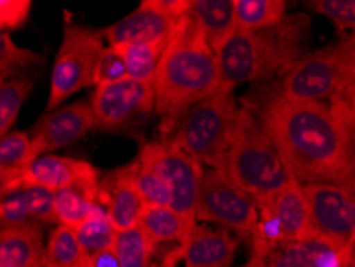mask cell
Returning a JSON list of instances; mask_svg holds the SVG:
<instances>
[{
  "label": "cell",
  "instance_id": "8fae6325",
  "mask_svg": "<svg viewBox=\"0 0 355 267\" xmlns=\"http://www.w3.org/2000/svg\"><path fill=\"white\" fill-rule=\"evenodd\" d=\"M96 130L114 132L137 123L155 109V93L150 82L135 78L96 87L92 96Z\"/></svg>",
  "mask_w": 355,
  "mask_h": 267
},
{
  "label": "cell",
  "instance_id": "e575fe53",
  "mask_svg": "<svg viewBox=\"0 0 355 267\" xmlns=\"http://www.w3.org/2000/svg\"><path fill=\"white\" fill-rule=\"evenodd\" d=\"M34 223L31 218L28 198L24 191L10 193L0 198V227Z\"/></svg>",
  "mask_w": 355,
  "mask_h": 267
},
{
  "label": "cell",
  "instance_id": "30bf717a",
  "mask_svg": "<svg viewBox=\"0 0 355 267\" xmlns=\"http://www.w3.org/2000/svg\"><path fill=\"white\" fill-rule=\"evenodd\" d=\"M99 182H101L99 170L90 162L50 154L39 157L18 171H5L0 198L33 187H42L53 192L72 186L99 189Z\"/></svg>",
  "mask_w": 355,
  "mask_h": 267
},
{
  "label": "cell",
  "instance_id": "f35d334b",
  "mask_svg": "<svg viewBox=\"0 0 355 267\" xmlns=\"http://www.w3.org/2000/svg\"><path fill=\"white\" fill-rule=\"evenodd\" d=\"M346 192L349 193V197H351V202H352V212H354V253H352V263L355 264V173L351 171L349 175L344 178V180L339 182Z\"/></svg>",
  "mask_w": 355,
  "mask_h": 267
},
{
  "label": "cell",
  "instance_id": "f6af8a7d",
  "mask_svg": "<svg viewBox=\"0 0 355 267\" xmlns=\"http://www.w3.org/2000/svg\"><path fill=\"white\" fill-rule=\"evenodd\" d=\"M3 178H5V170L0 166V187H2V182H3Z\"/></svg>",
  "mask_w": 355,
  "mask_h": 267
},
{
  "label": "cell",
  "instance_id": "4fadbf2b",
  "mask_svg": "<svg viewBox=\"0 0 355 267\" xmlns=\"http://www.w3.org/2000/svg\"><path fill=\"white\" fill-rule=\"evenodd\" d=\"M312 234L339 245L354 247V212L349 193L341 184H307Z\"/></svg>",
  "mask_w": 355,
  "mask_h": 267
},
{
  "label": "cell",
  "instance_id": "7bdbcfd3",
  "mask_svg": "<svg viewBox=\"0 0 355 267\" xmlns=\"http://www.w3.org/2000/svg\"><path fill=\"white\" fill-rule=\"evenodd\" d=\"M243 267H266V259L261 258V256L258 255H252V258H250V261L247 264H245Z\"/></svg>",
  "mask_w": 355,
  "mask_h": 267
},
{
  "label": "cell",
  "instance_id": "f1b7e54d",
  "mask_svg": "<svg viewBox=\"0 0 355 267\" xmlns=\"http://www.w3.org/2000/svg\"><path fill=\"white\" fill-rule=\"evenodd\" d=\"M35 160L31 135L7 133L0 138V166L5 171H18Z\"/></svg>",
  "mask_w": 355,
  "mask_h": 267
},
{
  "label": "cell",
  "instance_id": "2e32d148",
  "mask_svg": "<svg viewBox=\"0 0 355 267\" xmlns=\"http://www.w3.org/2000/svg\"><path fill=\"white\" fill-rule=\"evenodd\" d=\"M138 162L114 170L99 182V205L107 210L112 226L117 232L138 226L139 214L143 212V200L137 186Z\"/></svg>",
  "mask_w": 355,
  "mask_h": 267
},
{
  "label": "cell",
  "instance_id": "7402d4cb",
  "mask_svg": "<svg viewBox=\"0 0 355 267\" xmlns=\"http://www.w3.org/2000/svg\"><path fill=\"white\" fill-rule=\"evenodd\" d=\"M237 29L243 33H259L274 28L285 19L284 0H234Z\"/></svg>",
  "mask_w": 355,
  "mask_h": 267
},
{
  "label": "cell",
  "instance_id": "8992f818",
  "mask_svg": "<svg viewBox=\"0 0 355 267\" xmlns=\"http://www.w3.org/2000/svg\"><path fill=\"white\" fill-rule=\"evenodd\" d=\"M352 85L341 42L301 56L284 71L280 93L297 101H325L341 96Z\"/></svg>",
  "mask_w": 355,
  "mask_h": 267
},
{
  "label": "cell",
  "instance_id": "1f68e13d",
  "mask_svg": "<svg viewBox=\"0 0 355 267\" xmlns=\"http://www.w3.org/2000/svg\"><path fill=\"white\" fill-rule=\"evenodd\" d=\"M330 109L338 123L339 132H341L344 150H346L349 165H351V170L355 173V112L344 101L343 96L333 98Z\"/></svg>",
  "mask_w": 355,
  "mask_h": 267
},
{
  "label": "cell",
  "instance_id": "74e56055",
  "mask_svg": "<svg viewBox=\"0 0 355 267\" xmlns=\"http://www.w3.org/2000/svg\"><path fill=\"white\" fill-rule=\"evenodd\" d=\"M88 258H90V263L93 267H120L119 256L114 247L98 251V253L88 256Z\"/></svg>",
  "mask_w": 355,
  "mask_h": 267
},
{
  "label": "cell",
  "instance_id": "484cf974",
  "mask_svg": "<svg viewBox=\"0 0 355 267\" xmlns=\"http://www.w3.org/2000/svg\"><path fill=\"white\" fill-rule=\"evenodd\" d=\"M76 229L58 224L44 253V267H77L85 258Z\"/></svg>",
  "mask_w": 355,
  "mask_h": 267
},
{
  "label": "cell",
  "instance_id": "cb8c5ba5",
  "mask_svg": "<svg viewBox=\"0 0 355 267\" xmlns=\"http://www.w3.org/2000/svg\"><path fill=\"white\" fill-rule=\"evenodd\" d=\"M114 46H117L120 53H122L130 78L141 82H154L166 42H139V44Z\"/></svg>",
  "mask_w": 355,
  "mask_h": 267
},
{
  "label": "cell",
  "instance_id": "d6a6232c",
  "mask_svg": "<svg viewBox=\"0 0 355 267\" xmlns=\"http://www.w3.org/2000/svg\"><path fill=\"white\" fill-rule=\"evenodd\" d=\"M307 5L335 23L338 29L355 31V0H312Z\"/></svg>",
  "mask_w": 355,
  "mask_h": 267
},
{
  "label": "cell",
  "instance_id": "e0dca14e",
  "mask_svg": "<svg viewBox=\"0 0 355 267\" xmlns=\"http://www.w3.org/2000/svg\"><path fill=\"white\" fill-rule=\"evenodd\" d=\"M237 248V239L197 221L181 245V259L184 267H232Z\"/></svg>",
  "mask_w": 355,
  "mask_h": 267
},
{
  "label": "cell",
  "instance_id": "44dd1931",
  "mask_svg": "<svg viewBox=\"0 0 355 267\" xmlns=\"http://www.w3.org/2000/svg\"><path fill=\"white\" fill-rule=\"evenodd\" d=\"M196 223V219L184 218L171 207H143L138 226L154 248L162 243H178L181 247Z\"/></svg>",
  "mask_w": 355,
  "mask_h": 267
},
{
  "label": "cell",
  "instance_id": "83f0119b",
  "mask_svg": "<svg viewBox=\"0 0 355 267\" xmlns=\"http://www.w3.org/2000/svg\"><path fill=\"white\" fill-rule=\"evenodd\" d=\"M34 87L33 77L5 80L0 77V138L8 133L17 120L26 96Z\"/></svg>",
  "mask_w": 355,
  "mask_h": 267
},
{
  "label": "cell",
  "instance_id": "f546056e",
  "mask_svg": "<svg viewBox=\"0 0 355 267\" xmlns=\"http://www.w3.org/2000/svg\"><path fill=\"white\" fill-rule=\"evenodd\" d=\"M42 62V56L28 49H21L12 37L0 31V77L5 80L17 78L21 71Z\"/></svg>",
  "mask_w": 355,
  "mask_h": 267
},
{
  "label": "cell",
  "instance_id": "4dcf8cb0",
  "mask_svg": "<svg viewBox=\"0 0 355 267\" xmlns=\"http://www.w3.org/2000/svg\"><path fill=\"white\" fill-rule=\"evenodd\" d=\"M138 162V160H137ZM137 186L144 207H171V191L162 178L149 166L138 162Z\"/></svg>",
  "mask_w": 355,
  "mask_h": 267
},
{
  "label": "cell",
  "instance_id": "5b68a950",
  "mask_svg": "<svg viewBox=\"0 0 355 267\" xmlns=\"http://www.w3.org/2000/svg\"><path fill=\"white\" fill-rule=\"evenodd\" d=\"M239 115L234 90L219 87L215 93L181 112L168 135L162 139L173 141L200 164L218 170L232 143Z\"/></svg>",
  "mask_w": 355,
  "mask_h": 267
},
{
  "label": "cell",
  "instance_id": "d590c367",
  "mask_svg": "<svg viewBox=\"0 0 355 267\" xmlns=\"http://www.w3.org/2000/svg\"><path fill=\"white\" fill-rule=\"evenodd\" d=\"M24 192L26 198H28L31 218L34 223H56L53 191L33 187V189H24Z\"/></svg>",
  "mask_w": 355,
  "mask_h": 267
},
{
  "label": "cell",
  "instance_id": "ee69618b",
  "mask_svg": "<svg viewBox=\"0 0 355 267\" xmlns=\"http://www.w3.org/2000/svg\"><path fill=\"white\" fill-rule=\"evenodd\" d=\"M77 267H93L92 266V263H90V258H88V256H85V258H83L80 263H79V266Z\"/></svg>",
  "mask_w": 355,
  "mask_h": 267
},
{
  "label": "cell",
  "instance_id": "ba28073f",
  "mask_svg": "<svg viewBox=\"0 0 355 267\" xmlns=\"http://www.w3.org/2000/svg\"><path fill=\"white\" fill-rule=\"evenodd\" d=\"M137 160L166 182L171 191V208L184 218L196 219L198 189L205 171L200 162L170 139L146 143Z\"/></svg>",
  "mask_w": 355,
  "mask_h": 267
},
{
  "label": "cell",
  "instance_id": "7dc6e473",
  "mask_svg": "<svg viewBox=\"0 0 355 267\" xmlns=\"http://www.w3.org/2000/svg\"><path fill=\"white\" fill-rule=\"evenodd\" d=\"M352 111H354V112H355V107H352Z\"/></svg>",
  "mask_w": 355,
  "mask_h": 267
},
{
  "label": "cell",
  "instance_id": "bcb514c9",
  "mask_svg": "<svg viewBox=\"0 0 355 267\" xmlns=\"http://www.w3.org/2000/svg\"><path fill=\"white\" fill-rule=\"evenodd\" d=\"M351 267H355V264H354V263H351Z\"/></svg>",
  "mask_w": 355,
  "mask_h": 267
},
{
  "label": "cell",
  "instance_id": "8d00e7d4",
  "mask_svg": "<svg viewBox=\"0 0 355 267\" xmlns=\"http://www.w3.org/2000/svg\"><path fill=\"white\" fill-rule=\"evenodd\" d=\"M31 0H0V31L19 29L29 18Z\"/></svg>",
  "mask_w": 355,
  "mask_h": 267
},
{
  "label": "cell",
  "instance_id": "ac0fdd59",
  "mask_svg": "<svg viewBox=\"0 0 355 267\" xmlns=\"http://www.w3.org/2000/svg\"><path fill=\"white\" fill-rule=\"evenodd\" d=\"M259 198V197H258ZM284 232L285 242L302 239L312 234L311 212L304 187L293 176L280 191L264 197Z\"/></svg>",
  "mask_w": 355,
  "mask_h": 267
},
{
  "label": "cell",
  "instance_id": "3957f363",
  "mask_svg": "<svg viewBox=\"0 0 355 267\" xmlns=\"http://www.w3.org/2000/svg\"><path fill=\"white\" fill-rule=\"evenodd\" d=\"M304 17H290L259 33L236 31L216 51L221 87L234 88L270 77L300 60L302 42L309 33Z\"/></svg>",
  "mask_w": 355,
  "mask_h": 267
},
{
  "label": "cell",
  "instance_id": "277c9868",
  "mask_svg": "<svg viewBox=\"0 0 355 267\" xmlns=\"http://www.w3.org/2000/svg\"><path fill=\"white\" fill-rule=\"evenodd\" d=\"M216 171L253 198L275 193L291 178L248 107L240 109L232 143Z\"/></svg>",
  "mask_w": 355,
  "mask_h": 267
},
{
  "label": "cell",
  "instance_id": "9c48e42d",
  "mask_svg": "<svg viewBox=\"0 0 355 267\" xmlns=\"http://www.w3.org/2000/svg\"><path fill=\"white\" fill-rule=\"evenodd\" d=\"M258 218V207L252 196L234 186L216 170L203 171L196 205V221L223 224L253 242Z\"/></svg>",
  "mask_w": 355,
  "mask_h": 267
},
{
  "label": "cell",
  "instance_id": "d4e9b609",
  "mask_svg": "<svg viewBox=\"0 0 355 267\" xmlns=\"http://www.w3.org/2000/svg\"><path fill=\"white\" fill-rule=\"evenodd\" d=\"M76 232L87 256L112 248L117 237V230L112 226L107 210L103 205H99V203L88 214L85 221L76 227Z\"/></svg>",
  "mask_w": 355,
  "mask_h": 267
},
{
  "label": "cell",
  "instance_id": "836d02e7",
  "mask_svg": "<svg viewBox=\"0 0 355 267\" xmlns=\"http://www.w3.org/2000/svg\"><path fill=\"white\" fill-rule=\"evenodd\" d=\"M123 78H128V71L123 56L117 46L107 45L103 50L101 58L98 61L95 71V85H107V83L123 80Z\"/></svg>",
  "mask_w": 355,
  "mask_h": 267
},
{
  "label": "cell",
  "instance_id": "ffe728a7",
  "mask_svg": "<svg viewBox=\"0 0 355 267\" xmlns=\"http://www.w3.org/2000/svg\"><path fill=\"white\" fill-rule=\"evenodd\" d=\"M187 12L200 26L215 55L237 31L234 0H187Z\"/></svg>",
  "mask_w": 355,
  "mask_h": 267
},
{
  "label": "cell",
  "instance_id": "52a82bcc",
  "mask_svg": "<svg viewBox=\"0 0 355 267\" xmlns=\"http://www.w3.org/2000/svg\"><path fill=\"white\" fill-rule=\"evenodd\" d=\"M101 33L69 26L64 29L62 42L51 72V87L46 111L53 112L67 98L85 87L95 85V71L106 45Z\"/></svg>",
  "mask_w": 355,
  "mask_h": 267
},
{
  "label": "cell",
  "instance_id": "7a4b0ae2",
  "mask_svg": "<svg viewBox=\"0 0 355 267\" xmlns=\"http://www.w3.org/2000/svg\"><path fill=\"white\" fill-rule=\"evenodd\" d=\"M153 85L155 111L162 117V138L168 135L181 112L221 87L215 51L189 12L166 42Z\"/></svg>",
  "mask_w": 355,
  "mask_h": 267
},
{
  "label": "cell",
  "instance_id": "4316f807",
  "mask_svg": "<svg viewBox=\"0 0 355 267\" xmlns=\"http://www.w3.org/2000/svg\"><path fill=\"white\" fill-rule=\"evenodd\" d=\"M114 250L119 256L120 267H150L154 247L139 226L117 232Z\"/></svg>",
  "mask_w": 355,
  "mask_h": 267
},
{
  "label": "cell",
  "instance_id": "ab89813d",
  "mask_svg": "<svg viewBox=\"0 0 355 267\" xmlns=\"http://www.w3.org/2000/svg\"><path fill=\"white\" fill-rule=\"evenodd\" d=\"M341 44L344 46V51H346L349 72H351L352 83H355V33L352 35H349V37L343 39Z\"/></svg>",
  "mask_w": 355,
  "mask_h": 267
},
{
  "label": "cell",
  "instance_id": "60d3db41",
  "mask_svg": "<svg viewBox=\"0 0 355 267\" xmlns=\"http://www.w3.org/2000/svg\"><path fill=\"white\" fill-rule=\"evenodd\" d=\"M180 259H181V253H180V250L176 248V250L171 251V253L164 259V264H162V267H176L178 261H180Z\"/></svg>",
  "mask_w": 355,
  "mask_h": 267
},
{
  "label": "cell",
  "instance_id": "b9f144b4",
  "mask_svg": "<svg viewBox=\"0 0 355 267\" xmlns=\"http://www.w3.org/2000/svg\"><path fill=\"white\" fill-rule=\"evenodd\" d=\"M344 98V101H346L349 106L355 107V83H352L351 87L346 88V92L341 95Z\"/></svg>",
  "mask_w": 355,
  "mask_h": 267
},
{
  "label": "cell",
  "instance_id": "5bb4252c",
  "mask_svg": "<svg viewBox=\"0 0 355 267\" xmlns=\"http://www.w3.org/2000/svg\"><path fill=\"white\" fill-rule=\"evenodd\" d=\"M92 130H96L95 115L85 99L49 112L31 133L35 159L76 143Z\"/></svg>",
  "mask_w": 355,
  "mask_h": 267
},
{
  "label": "cell",
  "instance_id": "6da1fadb",
  "mask_svg": "<svg viewBox=\"0 0 355 267\" xmlns=\"http://www.w3.org/2000/svg\"><path fill=\"white\" fill-rule=\"evenodd\" d=\"M257 115L286 171L300 184H339L352 171L328 104L297 101L277 92L263 98Z\"/></svg>",
  "mask_w": 355,
  "mask_h": 267
},
{
  "label": "cell",
  "instance_id": "d6986e66",
  "mask_svg": "<svg viewBox=\"0 0 355 267\" xmlns=\"http://www.w3.org/2000/svg\"><path fill=\"white\" fill-rule=\"evenodd\" d=\"M44 253L37 223L0 227V267H44Z\"/></svg>",
  "mask_w": 355,
  "mask_h": 267
},
{
  "label": "cell",
  "instance_id": "603a6c76",
  "mask_svg": "<svg viewBox=\"0 0 355 267\" xmlns=\"http://www.w3.org/2000/svg\"><path fill=\"white\" fill-rule=\"evenodd\" d=\"M99 189L72 186L55 192L56 223L76 229L98 205Z\"/></svg>",
  "mask_w": 355,
  "mask_h": 267
},
{
  "label": "cell",
  "instance_id": "9a60e30c",
  "mask_svg": "<svg viewBox=\"0 0 355 267\" xmlns=\"http://www.w3.org/2000/svg\"><path fill=\"white\" fill-rule=\"evenodd\" d=\"M352 253V245L309 234L275 247L266 258V267H351Z\"/></svg>",
  "mask_w": 355,
  "mask_h": 267
},
{
  "label": "cell",
  "instance_id": "7c38bea8",
  "mask_svg": "<svg viewBox=\"0 0 355 267\" xmlns=\"http://www.w3.org/2000/svg\"><path fill=\"white\" fill-rule=\"evenodd\" d=\"M187 13V0H144L128 17L103 29L107 45L168 42L180 19Z\"/></svg>",
  "mask_w": 355,
  "mask_h": 267
}]
</instances>
